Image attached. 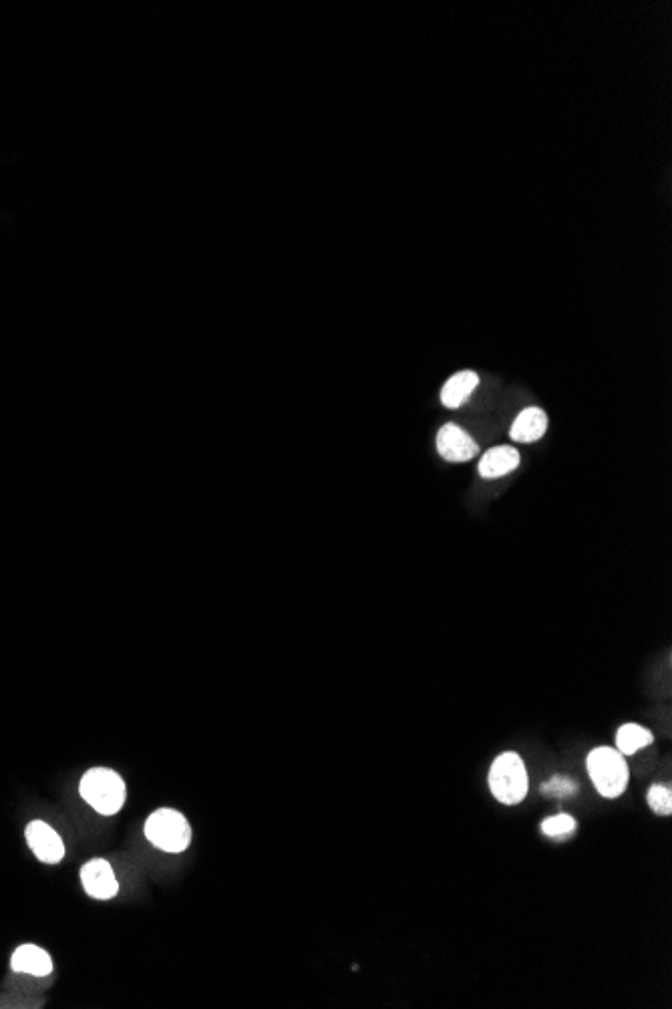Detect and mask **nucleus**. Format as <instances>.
I'll return each instance as SVG.
<instances>
[{
    "mask_svg": "<svg viewBox=\"0 0 672 1009\" xmlns=\"http://www.w3.org/2000/svg\"><path fill=\"white\" fill-rule=\"evenodd\" d=\"M479 385V375L475 371H459L447 379L441 389V403L449 409H457L469 401L471 393Z\"/></svg>",
    "mask_w": 672,
    "mask_h": 1009,
    "instance_id": "nucleus-11",
    "label": "nucleus"
},
{
    "mask_svg": "<svg viewBox=\"0 0 672 1009\" xmlns=\"http://www.w3.org/2000/svg\"><path fill=\"white\" fill-rule=\"evenodd\" d=\"M548 431V415L540 407H526L514 421L510 438L520 444H532L544 438Z\"/></svg>",
    "mask_w": 672,
    "mask_h": 1009,
    "instance_id": "nucleus-8",
    "label": "nucleus"
},
{
    "mask_svg": "<svg viewBox=\"0 0 672 1009\" xmlns=\"http://www.w3.org/2000/svg\"><path fill=\"white\" fill-rule=\"evenodd\" d=\"M79 877L85 887V893L97 901H109L119 893V883L115 879L111 864L103 858L89 860L81 869Z\"/></svg>",
    "mask_w": 672,
    "mask_h": 1009,
    "instance_id": "nucleus-6",
    "label": "nucleus"
},
{
    "mask_svg": "<svg viewBox=\"0 0 672 1009\" xmlns=\"http://www.w3.org/2000/svg\"><path fill=\"white\" fill-rule=\"evenodd\" d=\"M147 840L163 852H184L192 842V828L186 816L172 808H159L145 820Z\"/></svg>",
    "mask_w": 672,
    "mask_h": 1009,
    "instance_id": "nucleus-3",
    "label": "nucleus"
},
{
    "mask_svg": "<svg viewBox=\"0 0 672 1009\" xmlns=\"http://www.w3.org/2000/svg\"><path fill=\"white\" fill-rule=\"evenodd\" d=\"M576 828H578V822L570 814H556V816H550L542 822L544 836L556 838V840L572 836L576 832Z\"/></svg>",
    "mask_w": 672,
    "mask_h": 1009,
    "instance_id": "nucleus-13",
    "label": "nucleus"
},
{
    "mask_svg": "<svg viewBox=\"0 0 672 1009\" xmlns=\"http://www.w3.org/2000/svg\"><path fill=\"white\" fill-rule=\"evenodd\" d=\"M578 792V784L570 778L564 776H554L550 782L542 784V794L546 796H558V798H568Z\"/></svg>",
    "mask_w": 672,
    "mask_h": 1009,
    "instance_id": "nucleus-15",
    "label": "nucleus"
},
{
    "mask_svg": "<svg viewBox=\"0 0 672 1009\" xmlns=\"http://www.w3.org/2000/svg\"><path fill=\"white\" fill-rule=\"evenodd\" d=\"M528 770L516 752L501 754L489 770V790L501 804L516 806L528 796Z\"/></svg>",
    "mask_w": 672,
    "mask_h": 1009,
    "instance_id": "nucleus-2",
    "label": "nucleus"
},
{
    "mask_svg": "<svg viewBox=\"0 0 672 1009\" xmlns=\"http://www.w3.org/2000/svg\"><path fill=\"white\" fill-rule=\"evenodd\" d=\"M81 798L99 814L113 816L117 814L127 796V788L123 778L109 768H91L79 784Z\"/></svg>",
    "mask_w": 672,
    "mask_h": 1009,
    "instance_id": "nucleus-1",
    "label": "nucleus"
},
{
    "mask_svg": "<svg viewBox=\"0 0 672 1009\" xmlns=\"http://www.w3.org/2000/svg\"><path fill=\"white\" fill-rule=\"evenodd\" d=\"M520 466V452L512 446H497L485 452L479 460V474L485 480L508 476Z\"/></svg>",
    "mask_w": 672,
    "mask_h": 1009,
    "instance_id": "nucleus-9",
    "label": "nucleus"
},
{
    "mask_svg": "<svg viewBox=\"0 0 672 1009\" xmlns=\"http://www.w3.org/2000/svg\"><path fill=\"white\" fill-rule=\"evenodd\" d=\"M648 806L656 812V814H662V816H670L672 814V792L670 788L662 786V784H656L648 790Z\"/></svg>",
    "mask_w": 672,
    "mask_h": 1009,
    "instance_id": "nucleus-14",
    "label": "nucleus"
},
{
    "mask_svg": "<svg viewBox=\"0 0 672 1009\" xmlns=\"http://www.w3.org/2000/svg\"><path fill=\"white\" fill-rule=\"evenodd\" d=\"M652 734L642 728V726H636V724H626L618 730L616 734V750L622 754V756H632L636 754L638 750L646 748L652 744Z\"/></svg>",
    "mask_w": 672,
    "mask_h": 1009,
    "instance_id": "nucleus-12",
    "label": "nucleus"
},
{
    "mask_svg": "<svg viewBox=\"0 0 672 1009\" xmlns=\"http://www.w3.org/2000/svg\"><path fill=\"white\" fill-rule=\"evenodd\" d=\"M11 967L19 973H29L35 977H47L53 971V961L49 953L37 945H21L11 959Z\"/></svg>",
    "mask_w": 672,
    "mask_h": 1009,
    "instance_id": "nucleus-10",
    "label": "nucleus"
},
{
    "mask_svg": "<svg viewBox=\"0 0 672 1009\" xmlns=\"http://www.w3.org/2000/svg\"><path fill=\"white\" fill-rule=\"evenodd\" d=\"M25 834H27V842H29L31 850L35 852V856L41 862L57 864L63 860L65 844L61 840V836L47 822H41V820L31 822L27 826Z\"/></svg>",
    "mask_w": 672,
    "mask_h": 1009,
    "instance_id": "nucleus-7",
    "label": "nucleus"
},
{
    "mask_svg": "<svg viewBox=\"0 0 672 1009\" xmlns=\"http://www.w3.org/2000/svg\"><path fill=\"white\" fill-rule=\"evenodd\" d=\"M588 774L594 788L604 798H618L628 788L630 770L616 748H596L588 756Z\"/></svg>",
    "mask_w": 672,
    "mask_h": 1009,
    "instance_id": "nucleus-4",
    "label": "nucleus"
},
{
    "mask_svg": "<svg viewBox=\"0 0 672 1009\" xmlns=\"http://www.w3.org/2000/svg\"><path fill=\"white\" fill-rule=\"evenodd\" d=\"M437 452L445 462L463 464L479 454V446L465 429L455 423H445L437 434Z\"/></svg>",
    "mask_w": 672,
    "mask_h": 1009,
    "instance_id": "nucleus-5",
    "label": "nucleus"
}]
</instances>
